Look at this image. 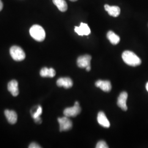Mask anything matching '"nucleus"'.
Returning a JSON list of instances; mask_svg holds the SVG:
<instances>
[{
  "mask_svg": "<svg viewBox=\"0 0 148 148\" xmlns=\"http://www.w3.org/2000/svg\"><path fill=\"white\" fill-rule=\"evenodd\" d=\"M122 58L125 63L131 66H137L142 63V60L133 52L126 51L122 54Z\"/></svg>",
  "mask_w": 148,
  "mask_h": 148,
  "instance_id": "obj_1",
  "label": "nucleus"
},
{
  "mask_svg": "<svg viewBox=\"0 0 148 148\" xmlns=\"http://www.w3.org/2000/svg\"><path fill=\"white\" fill-rule=\"evenodd\" d=\"M30 34L34 40L38 42H42L46 37V32L42 27L38 25H34L29 30Z\"/></svg>",
  "mask_w": 148,
  "mask_h": 148,
  "instance_id": "obj_2",
  "label": "nucleus"
},
{
  "mask_svg": "<svg viewBox=\"0 0 148 148\" xmlns=\"http://www.w3.org/2000/svg\"><path fill=\"white\" fill-rule=\"evenodd\" d=\"M10 52L11 57L13 60L17 62H21L26 57L25 53L23 50V49L17 46H12L10 48Z\"/></svg>",
  "mask_w": 148,
  "mask_h": 148,
  "instance_id": "obj_3",
  "label": "nucleus"
},
{
  "mask_svg": "<svg viewBox=\"0 0 148 148\" xmlns=\"http://www.w3.org/2000/svg\"><path fill=\"white\" fill-rule=\"evenodd\" d=\"M81 109L79 106V103L78 101L75 103V105L72 107L67 108L64 110V115L65 116L75 117L78 115L81 112Z\"/></svg>",
  "mask_w": 148,
  "mask_h": 148,
  "instance_id": "obj_4",
  "label": "nucleus"
},
{
  "mask_svg": "<svg viewBox=\"0 0 148 148\" xmlns=\"http://www.w3.org/2000/svg\"><path fill=\"white\" fill-rule=\"evenodd\" d=\"M58 121L59 123L60 132L68 131L73 126L72 122L69 119L68 117L64 116L58 118Z\"/></svg>",
  "mask_w": 148,
  "mask_h": 148,
  "instance_id": "obj_5",
  "label": "nucleus"
},
{
  "mask_svg": "<svg viewBox=\"0 0 148 148\" xmlns=\"http://www.w3.org/2000/svg\"><path fill=\"white\" fill-rule=\"evenodd\" d=\"M91 59V56L88 54L80 56L77 60V66L81 68H86L90 65Z\"/></svg>",
  "mask_w": 148,
  "mask_h": 148,
  "instance_id": "obj_6",
  "label": "nucleus"
},
{
  "mask_svg": "<svg viewBox=\"0 0 148 148\" xmlns=\"http://www.w3.org/2000/svg\"><path fill=\"white\" fill-rule=\"evenodd\" d=\"M128 94L126 92H122L120 93L117 99V106L120 107L122 110L126 111L127 110V101Z\"/></svg>",
  "mask_w": 148,
  "mask_h": 148,
  "instance_id": "obj_7",
  "label": "nucleus"
},
{
  "mask_svg": "<svg viewBox=\"0 0 148 148\" xmlns=\"http://www.w3.org/2000/svg\"><path fill=\"white\" fill-rule=\"evenodd\" d=\"M75 32L79 36H84L90 34V30L87 24L81 23L79 27H75Z\"/></svg>",
  "mask_w": 148,
  "mask_h": 148,
  "instance_id": "obj_8",
  "label": "nucleus"
},
{
  "mask_svg": "<svg viewBox=\"0 0 148 148\" xmlns=\"http://www.w3.org/2000/svg\"><path fill=\"white\" fill-rule=\"evenodd\" d=\"M57 85L59 87H63L65 88L68 89L73 86V82L72 79L69 77H61L57 80Z\"/></svg>",
  "mask_w": 148,
  "mask_h": 148,
  "instance_id": "obj_9",
  "label": "nucleus"
},
{
  "mask_svg": "<svg viewBox=\"0 0 148 148\" xmlns=\"http://www.w3.org/2000/svg\"><path fill=\"white\" fill-rule=\"evenodd\" d=\"M95 86L97 87L100 88L101 90L106 92H109L111 90V85L109 81H102V80H98L95 82Z\"/></svg>",
  "mask_w": 148,
  "mask_h": 148,
  "instance_id": "obj_10",
  "label": "nucleus"
},
{
  "mask_svg": "<svg viewBox=\"0 0 148 148\" xmlns=\"http://www.w3.org/2000/svg\"><path fill=\"white\" fill-rule=\"evenodd\" d=\"M7 88L13 96L16 97L19 95L18 83L15 79L12 80L8 84Z\"/></svg>",
  "mask_w": 148,
  "mask_h": 148,
  "instance_id": "obj_11",
  "label": "nucleus"
},
{
  "mask_svg": "<svg viewBox=\"0 0 148 148\" xmlns=\"http://www.w3.org/2000/svg\"><path fill=\"white\" fill-rule=\"evenodd\" d=\"M97 120L99 125L105 128H109L110 126V123L106 116V114L103 112L100 111L97 117Z\"/></svg>",
  "mask_w": 148,
  "mask_h": 148,
  "instance_id": "obj_12",
  "label": "nucleus"
},
{
  "mask_svg": "<svg viewBox=\"0 0 148 148\" xmlns=\"http://www.w3.org/2000/svg\"><path fill=\"white\" fill-rule=\"evenodd\" d=\"M5 114L7 121L13 125L15 124L17 121L18 116L16 111L14 110H5Z\"/></svg>",
  "mask_w": 148,
  "mask_h": 148,
  "instance_id": "obj_13",
  "label": "nucleus"
},
{
  "mask_svg": "<svg viewBox=\"0 0 148 148\" xmlns=\"http://www.w3.org/2000/svg\"><path fill=\"white\" fill-rule=\"evenodd\" d=\"M104 8L110 16L117 17L120 14V8L118 6H110L108 5H104Z\"/></svg>",
  "mask_w": 148,
  "mask_h": 148,
  "instance_id": "obj_14",
  "label": "nucleus"
},
{
  "mask_svg": "<svg viewBox=\"0 0 148 148\" xmlns=\"http://www.w3.org/2000/svg\"><path fill=\"white\" fill-rule=\"evenodd\" d=\"M40 75L43 77H53L56 75V71L53 68L45 67L41 70Z\"/></svg>",
  "mask_w": 148,
  "mask_h": 148,
  "instance_id": "obj_15",
  "label": "nucleus"
},
{
  "mask_svg": "<svg viewBox=\"0 0 148 148\" xmlns=\"http://www.w3.org/2000/svg\"><path fill=\"white\" fill-rule=\"evenodd\" d=\"M53 3L57 7L59 10L64 12L68 10V5L65 0H53Z\"/></svg>",
  "mask_w": 148,
  "mask_h": 148,
  "instance_id": "obj_16",
  "label": "nucleus"
},
{
  "mask_svg": "<svg viewBox=\"0 0 148 148\" xmlns=\"http://www.w3.org/2000/svg\"><path fill=\"white\" fill-rule=\"evenodd\" d=\"M107 38L108 40L110 41V42L112 44V45H117L118 44L120 41V38L116 35L115 33L112 31H109L107 34Z\"/></svg>",
  "mask_w": 148,
  "mask_h": 148,
  "instance_id": "obj_17",
  "label": "nucleus"
},
{
  "mask_svg": "<svg viewBox=\"0 0 148 148\" xmlns=\"http://www.w3.org/2000/svg\"><path fill=\"white\" fill-rule=\"evenodd\" d=\"M42 112V108L41 106H38L37 109L35 112L32 113V116L34 119V121L38 123H40L41 122V119L40 118V115Z\"/></svg>",
  "mask_w": 148,
  "mask_h": 148,
  "instance_id": "obj_18",
  "label": "nucleus"
},
{
  "mask_svg": "<svg viewBox=\"0 0 148 148\" xmlns=\"http://www.w3.org/2000/svg\"><path fill=\"white\" fill-rule=\"evenodd\" d=\"M96 148H108V145H107V144L106 143V142H104V141H103V140H101V141H99L98 143L97 144Z\"/></svg>",
  "mask_w": 148,
  "mask_h": 148,
  "instance_id": "obj_19",
  "label": "nucleus"
},
{
  "mask_svg": "<svg viewBox=\"0 0 148 148\" xmlns=\"http://www.w3.org/2000/svg\"><path fill=\"white\" fill-rule=\"evenodd\" d=\"M29 148H41L38 144H37V143L33 142V143H31L29 147Z\"/></svg>",
  "mask_w": 148,
  "mask_h": 148,
  "instance_id": "obj_20",
  "label": "nucleus"
},
{
  "mask_svg": "<svg viewBox=\"0 0 148 148\" xmlns=\"http://www.w3.org/2000/svg\"><path fill=\"white\" fill-rule=\"evenodd\" d=\"M3 6V3H2V2L1 1V0H0V11L2 10Z\"/></svg>",
  "mask_w": 148,
  "mask_h": 148,
  "instance_id": "obj_21",
  "label": "nucleus"
},
{
  "mask_svg": "<svg viewBox=\"0 0 148 148\" xmlns=\"http://www.w3.org/2000/svg\"><path fill=\"white\" fill-rule=\"evenodd\" d=\"M90 69H91V68H90V66H87V68H86V70H87V71H90Z\"/></svg>",
  "mask_w": 148,
  "mask_h": 148,
  "instance_id": "obj_22",
  "label": "nucleus"
},
{
  "mask_svg": "<svg viewBox=\"0 0 148 148\" xmlns=\"http://www.w3.org/2000/svg\"><path fill=\"white\" fill-rule=\"evenodd\" d=\"M146 89L147 90V91L148 92V82H147V85H146Z\"/></svg>",
  "mask_w": 148,
  "mask_h": 148,
  "instance_id": "obj_23",
  "label": "nucleus"
},
{
  "mask_svg": "<svg viewBox=\"0 0 148 148\" xmlns=\"http://www.w3.org/2000/svg\"><path fill=\"white\" fill-rule=\"evenodd\" d=\"M70 1H73V2H75V1H77V0H70Z\"/></svg>",
  "mask_w": 148,
  "mask_h": 148,
  "instance_id": "obj_24",
  "label": "nucleus"
}]
</instances>
